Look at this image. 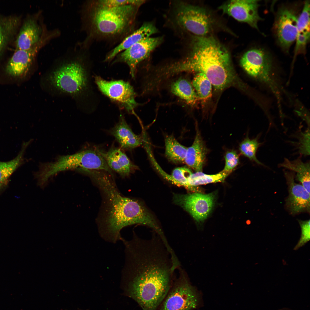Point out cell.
<instances>
[{
	"mask_svg": "<svg viewBox=\"0 0 310 310\" xmlns=\"http://www.w3.org/2000/svg\"><path fill=\"white\" fill-rule=\"evenodd\" d=\"M87 175L96 184L104 196V208L98 226L99 235L104 240L116 243L121 237L122 229L135 224L147 226L160 237L164 235L151 214L138 201L122 195L108 172L90 170Z\"/></svg>",
	"mask_w": 310,
	"mask_h": 310,
	"instance_id": "cell-1",
	"label": "cell"
},
{
	"mask_svg": "<svg viewBox=\"0 0 310 310\" xmlns=\"http://www.w3.org/2000/svg\"><path fill=\"white\" fill-rule=\"evenodd\" d=\"M192 41L189 55L164 66L165 76L169 78L183 72L202 73L216 90H223L230 85L235 76L227 49L211 36H195Z\"/></svg>",
	"mask_w": 310,
	"mask_h": 310,
	"instance_id": "cell-2",
	"label": "cell"
},
{
	"mask_svg": "<svg viewBox=\"0 0 310 310\" xmlns=\"http://www.w3.org/2000/svg\"><path fill=\"white\" fill-rule=\"evenodd\" d=\"M122 274L128 280L131 296L144 310H156L166 296L174 275L148 264L133 267Z\"/></svg>",
	"mask_w": 310,
	"mask_h": 310,
	"instance_id": "cell-3",
	"label": "cell"
},
{
	"mask_svg": "<svg viewBox=\"0 0 310 310\" xmlns=\"http://www.w3.org/2000/svg\"><path fill=\"white\" fill-rule=\"evenodd\" d=\"M103 152L99 148H92L74 154L60 156L53 162L44 163L42 171L44 176L49 179L61 171L73 170L83 174L88 170H104L114 178L112 170L104 156Z\"/></svg>",
	"mask_w": 310,
	"mask_h": 310,
	"instance_id": "cell-4",
	"label": "cell"
},
{
	"mask_svg": "<svg viewBox=\"0 0 310 310\" xmlns=\"http://www.w3.org/2000/svg\"><path fill=\"white\" fill-rule=\"evenodd\" d=\"M136 7L138 6L108 7L97 2L91 13V21L94 29L104 35L121 33L131 23Z\"/></svg>",
	"mask_w": 310,
	"mask_h": 310,
	"instance_id": "cell-5",
	"label": "cell"
},
{
	"mask_svg": "<svg viewBox=\"0 0 310 310\" xmlns=\"http://www.w3.org/2000/svg\"><path fill=\"white\" fill-rule=\"evenodd\" d=\"M240 63L249 75L268 87L277 101L281 100V88L275 77L272 60L265 51L258 48L249 50L242 56Z\"/></svg>",
	"mask_w": 310,
	"mask_h": 310,
	"instance_id": "cell-6",
	"label": "cell"
},
{
	"mask_svg": "<svg viewBox=\"0 0 310 310\" xmlns=\"http://www.w3.org/2000/svg\"><path fill=\"white\" fill-rule=\"evenodd\" d=\"M177 269L178 278L160 310H192L198 304L199 296L191 284L187 273L181 266Z\"/></svg>",
	"mask_w": 310,
	"mask_h": 310,
	"instance_id": "cell-7",
	"label": "cell"
},
{
	"mask_svg": "<svg viewBox=\"0 0 310 310\" xmlns=\"http://www.w3.org/2000/svg\"><path fill=\"white\" fill-rule=\"evenodd\" d=\"M85 71L80 62L72 60L63 63L51 75V80L60 90L69 94H77L86 85Z\"/></svg>",
	"mask_w": 310,
	"mask_h": 310,
	"instance_id": "cell-8",
	"label": "cell"
},
{
	"mask_svg": "<svg viewBox=\"0 0 310 310\" xmlns=\"http://www.w3.org/2000/svg\"><path fill=\"white\" fill-rule=\"evenodd\" d=\"M59 35L56 29L47 30L41 40L30 49H16L6 66V73L14 78H21L25 76L41 49Z\"/></svg>",
	"mask_w": 310,
	"mask_h": 310,
	"instance_id": "cell-9",
	"label": "cell"
},
{
	"mask_svg": "<svg viewBox=\"0 0 310 310\" xmlns=\"http://www.w3.org/2000/svg\"><path fill=\"white\" fill-rule=\"evenodd\" d=\"M175 18L179 25L196 36H204L211 26L210 18L202 7L183 4L177 10Z\"/></svg>",
	"mask_w": 310,
	"mask_h": 310,
	"instance_id": "cell-10",
	"label": "cell"
},
{
	"mask_svg": "<svg viewBox=\"0 0 310 310\" xmlns=\"http://www.w3.org/2000/svg\"><path fill=\"white\" fill-rule=\"evenodd\" d=\"M274 25V30L279 44L287 52L296 40L299 16L294 7L284 6L278 10Z\"/></svg>",
	"mask_w": 310,
	"mask_h": 310,
	"instance_id": "cell-11",
	"label": "cell"
},
{
	"mask_svg": "<svg viewBox=\"0 0 310 310\" xmlns=\"http://www.w3.org/2000/svg\"><path fill=\"white\" fill-rule=\"evenodd\" d=\"M95 82L101 91L111 99L119 103L129 113H132L137 106L135 93L128 82L122 80L108 81L99 76Z\"/></svg>",
	"mask_w": 310,
	"mask_h": 310,
	"instance_id": "cell-12",
	"label": "cell"
},
{
	"mask_svg": "<svg viewBox=\"0 0 310 310\" xmlns=\"http://www.w3.org/2000/svg\"><path fill=\"white\" fill-rule=\"evenodd\" d=\"M215 196L213 193H195L186 194H175L173 200L176 204L187 212L197 222L206 220L212 209Z\"/></svg>",
	"mask_w": 310,
	"mask_h": 310,
	"instance_id": "cell-13",
	"label": "cell"
},
{
	"mask_svg": "<svg viewBox=\"0 0 310 310\" xmlns=\"http://www.w3.org/2000/svg\"><path fill=\"white\" fill-rule=\"evenodd\" d=\"M288 194L285 200V208L292 216L303 213H310V193L301 184L295 181V174L284 171Z\"/></svg>",
	"mask_w": 310,
	"mask_h": 310,
	"instance_id": "cell-14",
	"label": "cell"
},
{
	"mask_svg": "<svg viewBox=\"0 0 310 310\" xmlns=\"http://www.w3.org/2000/svg\"><path fill=\"white\" fill-rule=\"evenodd\" d=\"M258 1L233 0L221 5L219 9L223 12L240 22L247 23L259 30L258 22L261 20L259 15Z\"/></svg>",
	"mask_w": 310,
	"mask_h": 310,
	"instance_id": "cell-15",
	"label": "cell"
},
{
	"mask_svg": "<svg viewBox=\"0 0 310 310\" xmlns=\"http://www.w3.org/2000/svg\"><path fill=\"white\" fill-rule=\"evenodd\" d=\"M161 37H149L143 39L120 53L118 59L129 67L131 76L134 78L137 64L147 58L162 42Z\"/></svg>",
	"mask_w": 310,
	"mask_h": 310,
	"instance_id": "cell-16",
	"label": "cell"
},
{
	"mask_svg": "<svg viewBox=\"0 0 310 310\" xmlns=\"http://www.w3.org/2000/svg\"><path fill=\"white\" fill-rule=\"evenodd\" d=\"M42 15L39 11L25 22L17 38L16 49H29L42 38L47 29Z\"/></svg>",
	"mask_w": 310,
	"mask_h": 310,
	"instance_id": "cell-17",
	"label": "cell"
},
{
	"mask_svg": "<svg viewBox=\"0 0 310 310\" xmlns=\"http://www.w3.org/2000/svg\"><path fill=\"white\" fill-rule=\"evenodd\" d=\"M103 155L110 168L122 177H128L136 168L120 148L112 146L108 151H104Z\"/></svg>",
	"mask_w": 310,
	"mask_h": 310,
	"instance_id": "cell-18",
	"label": "cell"
},
{
	"mask_svg": "<svg viewBox=\"0 0 310 310\" xmlns=\"http://www.w3.org/2000/svg\"><path fill=\"white\" fill-rule=\"evenodd\" d=\"M110 132L123 149H131L140 146L142 144V137L133 132L122 115L118 123Z\"/></svg>",
	"mask_w": 310,
	"mask_h": 310,
	"instance_id": "cell-19",
	"label": "cell"
},
{
	"mask_svg": "<svg viewBox=\"0 0 310 310\" xmlns=\"http://www.w3.org/2000/svg\"><path fill=\"white\" fill-rule=\"evenodd\" d=\"M207 149L198 129L192 144L187 148L184 162L196 172H202Z\"/></svg>",
	"mask_w": 310,
	"mask_h": 310,
	"instance_id": "cell-20",
	"label": "cell"
},
{
	"mask_svg": "<svg viewBox=\"0 0 310 310\" xmlns=\"http://www.w3.org/2000/svg\"><path fill=\"white\" fill-rule=\"evenodd\" d=\"M157 31V29L152 23L150 22L144 23L138 29L127 36L113 49L106 57L105 61L112 60L121 52L139 41L150 37Z\"/></svg>",
	"mask_w": 310,
	"mask_h": 310,
	"instance_id": "cell-21",
	"label": "cell"
},
{
	"mask_svg": "<svg viewBox=\"0 0 310 310\" xmlns=\"http://www.w3.org/2000/svg\"><path fill=\"white\" fill-rule=\"evenodd\" d=\"M280 167L288 169L296 173L295 179L301 184L310 193V162H303L299 158L290 161L285 158L284 162L279 164Z\"/></svg>",
	"mask_w": 310,
	"mask_h": 310,
	"instance_id": "cell-22",
	"label": "cell"
},
{
	"mask_svg": "<svg viewBox=\"0 0 310 310\" xmlns=\"http://www.w3.org/2000/svg\"><path fill=\"white\" fill-rule=\"evenodd\" d=\"M31 140L24 143L18 154L13 159L7 162L0 161V190L15 170L23 163L24 153Z\"/></svg>",
	"mask_w": 310,
	"mask_h": 310,
	"instance_id": "cell-23",
	"label": "cell"
},
{
	"mask_svg": "<svg viewBox=\"0 0 310 310\" xmlns=\"http://www.w3.org/2000/svg\"><path fill=\"white\" fill-rule=\"evenodd\" d=\"M171 91L174 95L184 100L191 106L195 105L198 98L191 83L187 80L180 78L173 83Z\"/></svg>",
	"mask_w": 310,
	"mask_h": 310,
	"instance_id": "cell-24",
	"label": "cell"
},
{
	"mask_svg": "<svg viewBox=\"0 0 310 310\" xmlns=\"http://www.w3.org/2000/svg\"><path fill=\"white\" fill-rule=\"evenodd\" d=\"M165 154L175 163L184 162L187 148L180 143L173 135L166 136L165 140Z\"/></svg>",
	"mask_w": 310,
	"mask_h": 310,
	"instance_id": "cell-25",
	"label": "cell"
},
{
	"mask_svg": "<svg viewBox=\"0 0 310 310\" xmlns=\"http://www.w3.org/2000/svg\"><path fill=\"white\" fill-rule=\"evenodd\" d=\"M229 174L222 171L214 175H208L202 172L192 173L189 177L188 182L191 187L201 185L223 181Z\"/></svg>",
	"mask_w": 310,
	"mask_h": 310,
	"instance_id": "cell-26",
	"label": "cell"
},
{
	"mask_svg": "<svg viewBox=\"0 0 310 310\" xmlns=\"http://www.w3.org/2000/svg\"><path fill=\"white\" fill-rule=\"evenodd\" d=\"M192 173L190 170L185 167H179L175 168L172 175H169L163 172L162 175L166 179L178 186H183L189 190L196 191L195 187L190 186L188 183V179Z\"/></svg>",
	"mask_w": 310,
	"mask_h": 310,
	"instance_id": "cell-27",
	"label": "cell"
},
{
	"mask_svg": "<svg viewBox=\"0 0 310 310\" xmlns=\"http://www.w3.org/2000/svg\"><path fill=\"white\" fill-rule=\"evenodd\" d=\"M192 84L198 97L202 100H206L211 97L212 85L204 74L197 73L193 78Z\"/></svg>",
	"mask_w": 310,
	"mask_h": 310,
	"instance_id": "cell-28",
	"label": "cell"
},
{
	"mask_svg": "<svg viewBox=\"0 0 310 310\" xmlns=\"http://www.w3.org/2000/svg\"><path fill=\"white\" fill-rule=\"evenodd\" d=\"M259 135L254 139H250L248 135L239 144V150L241 153L248 158L250 160L255 162L257 164L265 166L258 160L256 156L257 150L261 143H259L258 140Z\"/></svg>",
	"mask_w": 310,
	"mask_h": 310,
	"instance_id": "cell-29",
	"label": "cell"
},
{
	"mask_svg": "<svg viewBox=\"0 0 310 310\" xmlns=\"http://www.w3.org/2000/svg\"><path fill=\"white\" fill-rule=\"evenodd\" d=\"M309 39L310 28L297 30L292 65L294 63L296 58L298 54L305 53L306 45L309 41Z\"/></svg>",
	"mask_w": 310,
	"mask_h": 310,
	"instance_id": "cell-30",
	"label": "cell"
},
{
	"mask_svg": "<svg viewBox=\"0 0 310 310\" xmlns=\"http://www.w3.org/2000/svg\"><path fill=\"white\" fill-rule=\"evenodd\" d=\"M297 147L299 153L301 155H310V128L304 132L301 131L298 137Z\"/></svg>",
	"mask_w": 310,
	"mask_h": 310,
	"instance_id": "cell-31",
	"label": "cell"
},
{
	"mask_svg": "<svg viewBox=\"0 0 310 310\" xmlns=\"http://www.w3.org/2000/svg\"><path fill=\"white\" fill-rule=\"evenodd\" d=\"M301 230V238L294 249L297 250L304 245L310 238V220H298Z\"/></svg>",
	"mask_w": 310,
	"mask_h": 310,
	"instance_id": "cell-32",
	"label": "cell"
},
{
	"mask_svg": "<svg viewBox=\"0 0 310 310\" xmlns=\"http://www.w3.org/2000/svg\"><path fill=\"white\" fill-rule=\"evenodd\" d=\"M225 164L222 171L229 174L239 163V158L235 151H227L224 156Z\"/></svg>",
	"mask_w": 310,
	"mask_h": 310,
	"instance_id": "cell-33",
	"label": "cell"
},
{
	"mask_svg": "<svg viewBox=\"0 0 310 310\" xmlns=\"http://www.w3.org/2000/svg\"><path fill=\"white\" fill-rule=\"evenodd\" d=\"M144 2V1L139 0H105L99 1L97 3L106 6L116 7L128 5H133L139 6Z\"/></svg>",
	"mask_w": 310,
	"mask_h": 310,
	"instance_id": "cell-34",
	"label": "cell"
},
{
	"mask_svg": "<svg viewBox=\"0 0 310 310\" xmlns=\"http://www.w3.org/2000/svg\"><path fill=\"white\" fill-rule=\"evenodd\" d=\"M3 36L2 32L0 27V48L1 46L3 41Z\"/></svg>",
	"mask_w": 310,
	"mask_h": 310,
	"instance_id": "cell-35",
	"label": "cell"
},
{
	"mask_svg": "<svg viewBox=\"0 0 310 310\" xmlns=\"http://www.w3.org/2000/svg\"><path fill=\"white\" fill-rule=\"evenodd\" d=\"M276 310H292L291 309L288 308H283L280 309H279Z\"/></svg>",
	"mask_w": 310,
	"mask_h": 310,
	"instance_id": "cell-36",
	"label": "cell"
}]
</instances>
